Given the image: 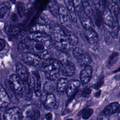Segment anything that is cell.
<instances>
[{"label":"cell","instance_id":"cell-1","mask_svg":"<svg viewBox=\"0 0 120 120\" xmlns=\"http://www.w3.org/2000/svg\"><path fill=\"white\" fill-rule=\"evenodd\" d=\"M51 37L53 45L62 52L67 51L71 45L65 30L60 26H56L53 28Z\"/></svg>","mask_w":120,"mask_h":120},{"label":"cell","instance_id":"cell-2","mask_svg":"<svg viewBox=\"0 0 120 120\" xmlns=\"http://www.w3.org/2000/svg\"><path fill=\"white\" fill-rule=\"evenodd\" d=\"M10 88L14 93L18 97L22 98L23 96L25 87L24 83L17 74L11 75L8 79Z\"/></svg>","mask_w":120,"mask_h":120},{"label":"cell","instance_id":"cell-3","mask_svg":"<svg viewBox=\"0 0 120 120\" xmlns=\"http://www.w3.org/2000/svg\"><path fill=\"white\" fill-rule=\"evenodd\" d=\"M28 38L32 40L40 42L44 44L47 48H51L53 45L52 37L49 34L30 32L28 36Z\"/></svg>","mask_w":120,"mask_h":120},{"label":"cell","instance_id":"cell-4","mask_svg":"<svg viewBox=\"0 0 120 120\" xmlns=\"http://www.w3.org/2000/svg\"><path fill=\"white\" fill-rule=\"evenodd\" d=\"M73 54L75 58L82 66L88 65L92 61L90 56L80 47H75L73 50Z\"/></svg>","mask_w":120,"mask_h":120},{"label":"cell","instance_id":"cell-5","mask_svg":"<svg viewBox=\"0 0 120 120\" xmlns=\"http://www.w3.org/2000/svg\"><path fill=\"white\" fill-rule=\"evenodd\" d=\"M22 119L33 120H38L40 116V112L38 108L32 105H27L22 110Z\"/></svg>","mask_w":120,"mask_h":120},{"label":"cell","instance_id":"cell-6","mask_svg":"<svg viewBox=\"0 0 120 120\" xmlns=\"http://www.w3.org/2000/svg\"><path fill=\"white\" fill-rule=\"evenodd\" d=\"M21 58L24 63L38 68L42 60L41 58L37 54L29 52H23L22 54Z\"/></svg>","mask_w":120,"mask_h":120},{"label":"cell","instance_id":"cell-7","mask_svg":"<svg viewBox=\"0 0 120 120\" xmlns=\"http://www.w3.org/2000/svg\"><path fill=\"white\" fill-rule=\"evenodd\" d=\"M5 120H19L22 119V111L18 107H13L7 110L3 114Z\"/></svg>","mask_w":120,"mask_h":120},{"label":"cell","instance_id":"cell-8","mask_svg":"<svg viewBox=\"0 0 120 120\" xmlns=\"http://www.w3.org/2000/svg\"><path fill=\"white\" fill-rule=\"evenodd\" d=\"M81 23L84 30L94 29V25L91 17L84 11L83 8L77 11Z\"/></svg>","mask_w":120,"mask_h":120},{"label":"cell","instance_id":"cell-9","mask_svg":"<svg viewBox=\"0 0 120 120\" xmlns=\"http://www.w3.org/2000/svg\"><path fill=\"white\" fill-rule=\"evenodd\" d=\"M42 102L44 107L46 110H52L56 104V99L53 93L46 94L44 93L42 95Z\"/></svg>","mask_w":120,"mask_h":120},{"label":"cell","instance_id":"cell-10","mask_svg":"<svg viewBox=\"0 0 120 120\" xmlns=\"http://www.w3.org/2000/svg\"><path fill=\"white\" fill-rule=\"evenodd\" d=\"M60 23L64 26H68L70 25L71 21H72L69 13L66 8L63 5L59 7V15Z\"/></svg>","mask_w":120,"mask_h":120},{"label":"cell","instance_id":"cell-11","mask_svg":"<svg viewBox=\"0 0 120 120\" xmlns=\"http://www.w3.org/2000/svg\"><path fill=\"white\" fill-rule=\"evenodd\" d=\"M15 66L17 75L22 81L23 83L26 84L30 77L28 69L21 62H17Z\"/></svg>","mask_w":120,"mask_h":120},{"label":"cell","instance_id":"cell-12","mask_svg":"<svg viewBox=\"0 0 120 120\" xmlns=\"http://www.w3.org/2000/svg\"><path fill=\"white\" fill-rule=\"evenodd\" d=\"M92 72L93 69L90 66L88 65L84 66L80 74V80L82 84H86L90 81L92 78Z\"/></svg>","mask_w":120,"mask_h":120},{"label":"cell","instance_id":"cell-13","mask_svg":"<svg viewBox=\"0 0 120 120\" xmlns=\"http://www.w3.org/2000/svg\"><path fill=\"white\" fill-rule=\"evenodd\" d=\"M84 35L87 42L91 45H95L98 43V35L94 30V29L84 30Z\"/></svg>","mask_w":120,"mask_h":120},{"label":"cell","instance_id":"cell-14","mask_svg":"<svg viewBox=\"0 0 120 120\" xmlns=\"http://www.w3.org/2000/svg\"><path fill=\"white\" fill-rule=\"evenodd\" d=\"M61 71L63 75L71 76L74 75L75 72V66L71 60L65 63L61 64Z\"/></svg>","mask_w":120,"mask_h":120},{"label":"cell","instance_id":"cell-15","mask_svg":"<svg viewBox=\"0 0 120 120\" xmlns=\"http://www.w3.org/2000/svg\"><path fill=\"white\" fill-rule=\"evenodd\" d=\"M81 84L80 82L78 80H71L68 82L66 90V94L68 97L72 96L78 90Z\"/></svg>","mask_w":120,"mask_h":120},{"label":"cell","instance_id":"cell-16","mask_svg":"<svg viewBox=\"0 0 120 120\" xmlns=\"http://www.w3.org/2000/svg\"><path fill=\"white\" fill-rule=\"evenodd\" d=\"M32 75L35 78L34 93L36 96L39 97L42 96L41 93V81L39 74L38 71H33Z\"/></svg>","mask_w":120,"mask_h":120},{"label":"cell","instance_id":"cell-17","mask_svg":"<svg viewBox=\"0 0 120 120\" xmlns=\"http://www.w3.org/2000/svg\"><path fill=\"white\" fill-rule=\"evenodd\" d=\"M64 2L66 8L69 13L72 22L75 23L77 21V17L73 0H64Z\"/></svg>","mask_w":120,"mask_h":120},{"label":"cell","instance_id":"cell-18","mask_svg":"<svg viewBox=\"0 0 120 120\" xmlns=\"http://www.w3.org/2000/svg\"><path fill=\"white\" fill-rule=\"evenodd\" d=\"M119 1V0H107L108 8L112 13L114 19H118L120 10Z\"/></svg>","mask_w":120,"mask_h":120},{"label":"cell","instance_id":"cell-19","mask_svg":"<svg viewBox=\"0 0 120 120\" xmlns=\"http://www.w3.org/2000/svg\"><path fill=\"white\" fill-rule=\"evenodd\" d=\"M103 17L104 22L106 25L110 28L113 25L114 18L108 8H106L104 9L103 12Z\"/></svg>","mask_w":120,"mask_h":120},{"label":"cell","instance_id":"cell-20","mask_svg":"<svg viewBox=\"0 0 120 120\" xmlns=\"http://www.w3.org/2000/svg\"><path fill=\"white\" fill-rule=\"evenodd\" d=\"M27 91L26 94V99L28 100H30L31 99L33 92L34 91L35 88V78L32 75L29 78L27 83Z\"/></svg>","mask_w":120,"mask_h":120},{"label":"cell","instance_id":"cell-21","mask_svg":"<svg viewBox=\"0 0 120 120\" xmlns=\"http://www.w3.org/2000/svg\"><path fill=\"white\" fill-rule=\"evenodd\" d=\"M10 102V98L3 88V86L1 85L0 92V106L1 108L7 107Z\"/></svg>","mask_w":120,"mask_h":120},{"label":"cell","instance_id":"cell-22","mask_svg":"<svg viewBox=\"0 0 120 120\" xmlns=\"http://www.w3.org/2000/svg\"><path fill=\"white\" fill-rule=\"evenodd\" d=\"M33 42L32 40L28 38V39H23L18 44V49L20 52H26L27 51L31 50L33 48Z\"/></svg>","mask_w":120,"mask_h":120},{"label":"cell","instance_id":"cell-23","mask_svg":"<svg viewBox=\"0 0 120 120\" xmlns=\"http://www.w3.org/2000/svg\"><path fill=\"white\" fill-rule=\"evenodd\" d=\"M30 31L49 34L51 31V28L48 25L36 23L30 28Z\"/></svg>","mask_w":120,"mask_h":120},{"label":"cell","instance_id":"cell-24","mask_svg":"<svg viewBox=\"0 0 120 120\" xmlns=\"http://www.w3.org/2000/svg\"><path fill=\"white\" fill-rule=\"evenodd\" d=\"M120 105L118 102H113L106 106L103 111V114L105 116L110 115L115 113L119 109Z\"/></svg>","mask_w":120,"mask_h":120},{"label":"cell","instance_id":"cell-25","mask_svg":"<svg viewBox=\"0 0 120 120\" xmlns=\"http://www.w3.org/2000/svg\"><path fill=\"white\" fill-rule=\"evenodd\" d=\"M68 82V79L66 78L61 77L59 79L56 84V89L57 91L60 93L66 91Z\"/></svg>","mask_w":120,"mask_h":120},{"label":"cell","instance_id":"cell-26","mask_svg":"<svg viewBox=\"0 0 120 120\" xmlns=\"http://www.w3.org/2000/svg\"><path fill=\"white\" fill-rule=\"evenodd\" d=\"M4 29L7 34H9L11 36H15L20 31L19 28L12 26L11 22L8 21L6 22L5 23Z\"/></svg>","mask_w":120,"mask_h":120},{"label":"cell","instance_id":"cell-27","mask_svg":"<svg viewBox=\"0 0 120 120\" xmlns=\"http://www.w3.org/2000/svg\"><path fill=\"white\" fill-rule=\"evenodd\" d=\"M48 8L50 12L54 16L56 17L58 16L59 7L56 0H50L48 4Z\"/></svg>","mask_w":120,"mask_h":120},{"label":"cell","instance_id":"cell-28","mask_svg":"<svg viewBox=\"0 0 120 120\" xmlns=\"http://www.w3.org/2000/svg\"><path fill=\"white\" fill-rule=\"evenodd\" d=\"M66 34L67 35L69 43L71 45H76L79 42V39L78 37L72 32L68 30H65Z\"/></svg>","mask_w":120,"mask_h":120},{"label":"cell","instance_id":"cell-29","mask_svg":"<svg viewBox=\"0 0 120 120\" xmlns=\"http://www.w3.org/2000/svg\"><path fill=\"white\" fill-rule=\"evenodd\" d=\"M119 32V23L118 19H114L113 25L110 27L109 33L111 37L113 38H116Z\"/></svg>","mask_w":120,"mask_h":120},{"label":"cell","instance_id":"cell-30","mask_svg":"<svg viewBox=\"0 0 120 120\" xmlns=\"http://www.w3.org/2000/svg\"><path fill=\"white\" fill-rule=\"evenodd\" d=\"M11 5L8 1H3L0 4V18H2L4 17L7 11L10 8Z\"/></svg>","mask_w":120,"mask_h":120},{"label":"cell","instance_id":"cell-31","mask_svg":"<svg viewBox=\"0 0 120 120\" xmlns=\"http://www.w3.org/2000/svg\"><path fill=\"white\" fill-rule=\"evenodd\" d=\"M94 18L95 23L98 27L100 26L103 22H104L103 13L100 11L96 9L95 13L94 15Z\"/></svg>","mask_w":120,"mask_h":120},{"label":"cell","instance_id":"cell-32","mask_svg":"<svg viewBox=\"0 0 120 120\" xmlns=\"http://www.w3.org/2000/svg\"><path fill=\"white\" fill-rule=\"evenodd\" d=\"M16 9L18 15L21 17H22L23 15H26V8L25 5L24 3L19 1L16 3Z\"/></svg>","mask_w":120,"mask_h":120},{"label":"cell","instance_id":"cell-33","mask_svg":"<svg viewBox=\"0 0 120 120\" xmlns=\"http://www.w3.org/2000/svg\"><path fill=\"white\" fill-rule=\"evenodd\" d=\"M44 93L46 94L53 93V92L54 91L55 87L53 84L50 81L46 82L44 84Z\"/></svg>","mask_w":120,"mask_h":120},{"label":"cell","instance_id":"cell-34","mask_svg":"<svg viewBox=\"0 0 120 120\" xmlns=\"http://www.w3.org/2000/svg\"><path fill=\"white\" fill-rule=\"evenodd\" d=\"M58 59L60 65L71 60L69 55L65 52H62L60 53L58 56Z\"/></svg>","mask_w":120,"mask_h":120},{"label":"cell","instance_id":"cell-35","mask_svg":"<svg viewBox=\"0 0 120 120\" xmlns=\"http://www.w3.org/2000/svg\"><path fill=\"white\" fill-rule=\"evenodd\" d=\"M82 6L85 12L90 17L92 15V8L88 0H83L82 1Z\"/></svg>","mask_w":120,"mask_h":120},{"label":"cell","instance_id":"cell-36","mask_svg":"<svg viewBox=\"0 0 120 120\" xmlns=\"http://www.w3.org/2000/svg\"><path fill=\"white\" fill-rule=\"evenodd\" d=\"M45 45L41 42L33 41L32 47L37 52H39L45 50Z\"/></svg>","mask_w":120,"mask_h":120},{"label":"cell","instance_id":"cell-37","mask_svg":"<svg viewBox=\"0 0 120 120\" xmlns=\"http://www.w3.org/2000/svg\"><path fill=\"white\" fill-rule=\"evenodd\" d=\"M37 54L41 58V59L43 60L51 59L53 57L52 53L51 52L46 49L41 52H38Z\"/></svg>","mask_w":120,"mask_h":120},{"label":"cell","instance_id":"cell-38","mask_svg":"<svg viewBox=\"0 0 120 120\" xmlns=\"http://www.w3.org/2000/svg\"><path fill=\"white\" fill-rule=\"evenodd\" d=\"M93 2L95 9L96 10L100 11L103 13L104 9L106 8L103 0H93Z\"/></svg>","mask_w":120,"mask_h":120},{"label":"cell","instance_id":"cell-39","mask_svg":"<svg viewBox=\"0 0 120 120\" xmlns=\"http://www.w3.org/2000/svg\"><path fill=\"white\" fill-rule=\"evenodd\" d=\"M118 53L116 52H114L110 56L109 59V63L110 65H113L115 64L118 60Z\"/></svg>","mask_w":120,"mask_h":120},{"label":"cell","instance_id":"cell-40","mask_svg":"<svg viewBox=\"0 0 120 120\" xmlns=\"http://www.w3.org/2000/svg\"><path fill=\"white\" fill-rule=\"evenodd\" d=\"M93 110L91 108H88L86 109L82 114V118L84 120L88 119L92 114Z\"/></svg>","mask_w":120,"mask_h":120},{"label":"cell","instance_id":"cell-41","mask_svg":"<svg viewBox=\"0 0 120 120\" xmlns=\"http://www.w3.org/2000/svg\"><path fill=\"white\" fill-rule=\"evenodd\" d=\"M73 1L75 10L77 11H78L83 8L82 1V0H73Z\"/></svg>","mask_w":120,"mask_h":120},{"label":"cell","instance_id":"cell-42","mask_svg":"<svg viewBox=\"0 0 120 120\" xmlns=\"http://www.w3.org/2000/svg\"><path fill=\"white\" fill-rule=\"evenodd\" d=\"M36 0H29L27 3L25 5L26 8V14L29 13V12L31 10L33 7Z\"/></svg>","mask_w":120,"mask_h":120},{"label":"cell","instance_id":"cell-43","mask_svg":"<svg viewBox=\"0 0 120 120\" xmlns=\"http://www.w3.org/2000/svg\"><path fill=\"white\" fill-rule=\"evenodd\" d=\"M91 91H92V90L90 88L86 87L84 89H83V90H82L81 93L82 96L83 97L87 98L90 94Z\"/></svg>","mask_w":120,"mask_h":120},{"label":"cell","instance_id":"cell-44","mask_svg":"<svg viewBox=\"0 0 120 120\" xmlns=\"http://www.w3.org/2000/svg\"><path fill=\"white\" fill-rule=\"evenodd\" d=\"M5 45H6V43H5V41L3 39L1 38L0 40V51H2L4 48L5 46Z\"/></svg>","mask_w":120,"mask_h":120},{"label":"cell","instance_id":"cell-45","mask_svg":"<svg viewBox=\"0 0 120 120\" xmlns=\"http://www.w3.org/2000/svg\"><path fill=\"white\" fill-rule=\"evenodd\" d=\"M103 83H104V80H103V79L102 78V79H100V80L95 85V88L96 89H99V88L102 86V85L103 84Z\"/></svg>","mask_w":120,"mask_h":120},{"label":"cell","instance_id":"cell-46","mask_svg":"<svg viewBox=\"0 0 120 120\" xmlns=\"http://www.w3.org/2000/svg\"><path fill=\"white\" fill-rule=\"evenodd\" d=\"M52 114L51 112H48L45 115V119L47 120H52Z\"/></svg>","mask_w":120,"mask_h":120},{"label":"cell","instance_id":"cell-47","mask_svg":"<svg viewBox=\"0 0 120 120\" xmlns=\"http://www.w3.org/2000/svg\"><path fill=\"white\" fill-rule=\"evenodd\" d=\"M100 93H101V91H100V90H99V91H98L96 93L95 96H96L97 97H99V96L100 95Z\"/></svg>","mask_w":120,"mask_h":120},{"label":"cell","instance_id":"cell-48","mask_svg":"<svg viewBox=\"0 0 120 120\" xmlns=\"http://www.w3.org/2000/svg\"><path fill=\"white\" fill-rule=\"evenodd\" d=\"M119 71H120V67L119 68H118V69H117L116 70H114L113 73H116V72H119Z\"/></svg>","mask_w":120,"mask_h":120},{"label":"cell","instance_id":"cell-49","mask_svg":"<svg viewBox=\"0 0 120 120\" xmlns=\"http://www.w3.org/2000/svg\"><path fill=\"white\" fill-rule=\"evenodd\" d=\"M115 78L117 80H120V75H117L115 76Z\"/></svg>","mask_w":120,"mask_h":120},{"label":"cell","instance_id":"cell-50","mask_svg":"<svg viewBox=\"0 0 120 120\" xmlns=\"http://www.w3.org/2000/svg\"><path fill=\"white\" fill-rule=\"evenodd\" d=\"M10 0V1L12 3L14 4V3L16 2V0Z\"/></svg>","mask_w":120,"mask_h":120},{"label":"cell","instance_id":"cell-51","mask_svg":"<svg viewBox=\"0 0 120 120\" xmlns=\"http://www.w3.org/2000/svg\"><path fill=\"white\" fill-rule=\"evenodd\" d=\"M119 112H120V111H119Z\"/></svg>","mask_w":120,"mask_h":120}]
</instances>
